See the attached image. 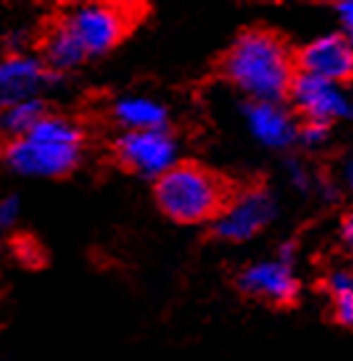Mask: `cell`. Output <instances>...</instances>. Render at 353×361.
<instances>
[{
  "label": "cell",
  "instance_id": "5bb4252c",
  "mask_svg": "<svg viewBox=\"0 0 353 361\" xmlns=\"http://www.w3.org/2000/svg\"><path fill=\"white\" fill-rule=\"evenodd\" d=\"M323 287H326V292L333 297V302L351 297V294H353V271L351 269H343V267H341V269L328 271Z\"/></svg>",
  "mask_w": 353,
  "mask_h": 361
},
{
  "label": "cell",
  "instance_id": "3957f363",
  "mask_svg": "<svg viewBox=\"0 0 353 361\" xmlns=\"http://www.w3.org/2000/svg\"><path fill=\"white\" fill-rule=\"evenodd\" d=\"M237 195L234 185L199 162H177L154 180V202L159 212L177 224L214 222Z\"/></svg>",
  "mask_w": 353,
  "mask_h": 361
},
{
  "label": "cell",
  "instance_id": "4fadbf2b",
  "mask_svg": "<svg viewBox=\"0 0 353 361\" xmlns=\"http://www.w3.org/2000/svg\"><path fill=\"white\" fill-rule=\"evenodd\" d=\"M48 112V102L42 97H32V100L6 107L0 110V135H6V140L25 137Z\"/></svg>",
  "mask_w": 353,
  "mask_h": 361
},
{
  "label": "cell",
  "instance_id": "7c38bea8",
  "mask_svg": "<svg viewBox=\"0 0 353 361\" xmlns=\"http://www.w3.org/2000/svg\"><path fill=\"white\" fill-rule=\"evenodd\" d=\"M117 125L125 133H140V130H159L167 128V110L149 97H125L112 107Z\"/></svg>",
  "mask_w": 353,
  "mask_h": 361
},
{
  "label": "cell",
  "instance_id": "277c9868",
  "mask_svg": "<svg viewBox=\"0 0 353 361\" xmlns=\"http://www.w3.org/2000/svg\"><path fill=\"white\" fill-rule=\"evenodd\" d=\"M144 16L142 6L122 3H87L58 18L60 25L75 40L85 60L102 58L135 30Z\"/></svg>",
  "mask_w": 353,
  "mask_h": 361
},
{
  "label": "cell",
  "instance_id": "30bf717a",
  "mask_svg": "<svg viewBox=\"0 0 353 361\" xmlns=\"http://www.w3.org/2000/svg\"><path fill=\"white\" fill-rule=\"evenodd\" d=\"M237 287L247 297L276 304V307H286L299 294V282H296L294 271H291V264H286L281 259L256 262V264L247 267L239 274Z\"/></svg>",
  "mask_w": 353,
  "mask_h": 361
},
{
  "label": "cell",
  "instance_id": "8992f818",
  "mask_svg": "<svg viewBox=\"0 0 353 361\" xmlns=\"http://www.w3.org/2000/svg\"><path fill=\"white\" fill-rule=\"evenodd\" d=\"M276 202L264 187H249L232 197L219 217L211 222V234L224 242H247L266 229L274 219Z\"/></svg>",
  "mask_w": 353,
  "mask_h": 361
},
{
  "label": "cell",
  "instance_id": "ba28073f",
  "mask_svg": "<svg viewBox=\"0 0 353 361\" xmlns=\"http://www.w3.org/2000/svg\"><path fill=\"white\" fill-rule=\"evenodd\" d=\"M296 73L314 75L333 85L348 82L353 80V45L338 32L316 37L296 53Z\"/></svg>",
  "mask_w": 353,
  "mask_h": 361
},
{
  "label": "cell",
  "instance_id": "5b68a950",
  "mask_svg": "<svg viewBox=\"0 0 353 361\" xmlns=\"http://www.w3.org/2000/svg\"><path fill=\"white\" fill-rule=\"evenodd\" d=\"M112 154L127 172H135L147 180H159L172 170L177 159V140L167 128L122 133L112 142Z\"/></svg>",
  "mask_w": 353,
  "mask_h": 361
},
{
  "label": "cell",
  "instance_id": "d6986e66",
  "mask_svg": "<svg viewBox=\"0 0 353 361\" xmlns=\"http://www.w3.org/2000/svg\"><path fill=\"white\" fill-rule=\"evenodd\" d=\"M341 242L343 247H346V252L353 257V209L343 217L341 222Z\"/></svg>",
  "mask_w": 353,
  "mask_h": 361
},
{
  "label": "cell",
  "instance_id": "2e32d148",
  "mask_svg": "<svg viewBox=\"0 0 353 361\" xmlns=\"http://www.w3.org/2000/svg\"><path fill=\"white\" fill-rule=\"evenodd\" d=\"M328 137V125L318 123H304L299 128V140L306 145H321Z\"/></svg>",
  "mask_w": 353,
  "mask_h": 361
},
{
  "label": "cell",
  "instance_id": "7a4b0ae2",
  "mask_svg": "<svg viewBox=\"0 0 353 361\" xmlns=\"http://www.w3.org/2000/svg\"><path fill=\"white\" fill-rule=\"evenodd\" d=\"M82 140L85 133L75 120L50 110L25 137L6 140L0 157L16 175L60 180L82 162Z\"/></svg>",
  "mask_w": 353,
  "mask_h": 361
},
{
  "label": "cell",
  "instance_id": "ac0fdd59",
  "mask_svg": "<svg viewBox=\"0 0 353 361\" xmlns=\"http://www.w3.org/2000/svg\"><path fill=\"white\" fill-rule=\"evenodd\" d=\"M333 317H336V322H341V324L353 326V294L346 299L333 302Z\"/></svg>",
  "mask_w": 353,
  "mask_h": 361
},
{
  "label": "cell",
  "instance_id": "6da1fadb",
  "mask_svg": "<svg viewBox=\"0 0 353 361\" xmlns=\"http://www.w3.org/2000/svg\"><path fill=\"white\" fill-rule=\"evenodd\" d=\"M219 73L252 102H281L296 78V53L266 27H249L224 50Z\"/></svg>",
  "mask_w": 353,
  "mask_h": 361
},
{
  "label": "cell",
  "instance_id": "52a82bcc",
  "mask_svg": "<svg viewBox=\"0 0 353 361\" xmlns=\"http://www.w3.org/2000/svg\"><path fill=\"white\" fill-rule=\"evenodd\" d=\"M60 82V75L35 55L8 53L0 58V110L18 102L40 97L48 87Z\"/></svg>",
  "mask_w": 353,
  "mask_h": 361
},
{
  "label": "cell",
  "instance_id": "9a60e30c",
  "mask_svg": "<svg viewBox=\"0 0 353 361\" xmlns=\"http://www.w3.org/2000/svg\"><path fill=\"white\" fill-rule=\"evenodd\" d=\"M20 219V197L6 195L0 197V232H8Z\"/></svg>",
  "mask_w": 353,
  "mask_h": 361
},
{
  "label": "cell",
  "instance_id": "e0dca14e",
  "mask_svg": "<svg viewBox=\"0 0 353 361\" xmlns=\"http://www.w3.org/2000/svg\"><path fill=\"white\" fill-rule=\"evenodd\" d=\"M336 13H338V18H341L343 37L353 45V0H343V3H338Z\"/></svg>",
  "mask_w": 353,
  "mask_h": 361
},
{
  "label": "cell",
  "instance_id": "9c48e42d",
  "mask_svg": "<svg viewBox=\"0 0 353 361\" xmlns=\"http://www.w3.org/2000/svg\"><path fill=\"white\" fill-rule=\"evenodd\" d=\"M289 95L306 123L331 125L333 120L351 115V100L346 97V92L333 82L314 78V75L296 73Z\"/></svg>",
  "mask_w": 353,
  "mask_h": 361
},
{
  "label": "cell",
  "instance_id": "8fae6325",
  "mask_svg": "<svg viewBox=\"0 0 353 361\" xmlns=\"http://www.w3.org/2000/svg\"><path fill=\"white\" fill-rule=\"evenodd\" d=\"M247 123L254 137L266 147L284 149L299 140V125L279 102H249Z\"/></svg>",
  "mask_w": 353,
  "mask_h": 361
},
{
  "label": "cell",
  "instance_id": "ffe728a7",
  "mask_svg": "<svg viewBox=\"0 0 353 361\" xmlns=\"http://www.w3.org/2000/svg\"><path fill=\"white\" fill-rule=\"evenodd\" d=\"M343 180H346L348 190L353 192V154L346 159V165H343Z\"/></svg>",
  "mask_w": 353,
  "mask_h": 361
}]
</instances>
